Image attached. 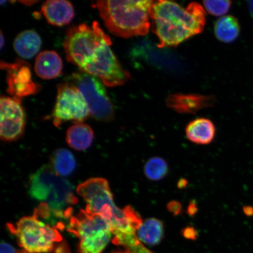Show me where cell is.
<instances>
[{
  "label": "cell",
  "mask_w": 253,
  "mask_h": 253,
  "mask_svg": "<svg viewBox=\"0 0 253 253\" xmlns=\"http://www.w3.org/2000/svg\"><path fill=\"white\" fill-rule=\"evenodd\" d=\"M112 41L96 21L70 28L63 46L66 59L82 72L100 79L110 87L122 86L130 79L110 48Z\"/></svg>",
  "instance_id": "cell-1"
},
{
  "label": "cell",
  "mask_w": 253,
  "mask_h": 253,
  "mask_svg": "<svg viewBox=\"0 0 253 253\" xmlns=\"http://www.w3.org/2000/svg\"><path fill=\"white\" fill-rule=\"evenodd\" d=\"M206 12L198 2L186 8L170 1H153L150 9L151 30L161 48L176 46L202 33L206 24Z\"/></svg>",
  "instance_id": "cell-2"
},
{
  "label": "cell",
  "mask_w": 253,
  "mask_h": 253,
  "mask_svg": "<svg viewBox=\"0 0 253 253\" xmlns=\"http://www.w3.org/2000/svg\"><path fill=\"white\" fill-rule=\"evenodd\" d=\"M77 191L86 202L85 210L108 221L113 230L114 244L120 246L129 237L137 235L136 232L143 222L140 215L129 206L123 210L117 207L106 179H87L78 186Z\"/></svg>",
  "instance_id": "cell-3"
},
{
  "label": "cell",
  "mask_w": 253,
  "mask_h": 253,
  "mask_svg": "<svg viewBox=\"0 0 253 253\" xmlns=\"http://www.w3.org/2000/svg\"><path fill=\"white\" fill-rule=\"evenodd\" d=\"M153 1L102 0L94 4L106 27L124 39L144 36L149 32L150 9Z\"/></svg>",
  "instance_id": "cell-4"
},
{
  "label": "cell",
  "mask_w": 253,
  "mask_h": 253,
  "mask_svg": "<svg viewBox=\"0 0 253 253\" xmlns=\"http://www.w3.org/2000/svg\"><path fill=\"white\" fill-rule=\"evenodd\" d=\"M29 194L42 202L57 217L71 216L78 199L71 183L57 173L53 168L44 166L30 177Z\"/></svg>",
  "instance_id": "cell-5"
},
{
  "label": "cell",
  "mask_w": 253,
  "mask_h": 253,
  "mask_svg": "<svg viewBox=\"0 0 253 253\" xmlns=\"http://www.w3.org/2000/svg\"><path fill=\"white\" fill-rule=\"evenodd\" d=\"M68 230L80 240L81 253H102L113 235L108 221L86 210L71 217Z\"/></svg>",
  "instance_id": "cell-6"
},
{
  "label": "cell",
  "mask_w": 253,
  "mask_h": 253,
  "mask_svg": "<svg viewBox=\"0 0 253 253\" xmlns=\"http://www.w3.org/2000/svg\"><path fill=\"white\" fill-rule=\"evenodd\" d=\"M7 226L17 237L19 245L28 253L52 252L55 243L62 240L58 230L44 223L35 215L22 217L15 226L9 224Z\"/></svg>",
  "instance_id": "cell-7"
},
{
  "label": "cell",
  "mask_w": 253,
  "mask_h": 253,
  "mask_svg": "<svg viewBox=\"0 0 253 253\" xmlns=\"http://www.w3.org/2000/svg\"><path fill=\"white\" fill-rule=\"evenodd\" d=\"M68 82L77 87L83 95L92 118L103 122L113 119L115 113L113 104L100 79L81 72L72 74Z\"/></svg>",
  "instance_id": "cell-8"
},
{
  "label": "cell",
  "mask_w": 253,
  "mask_h": 253,
  "mask_svg": "<svg viewBox=\"0 0 253 253\" xmlns=\"http://www.w3.org/2000/svg\"><path fill=\"white\" fill-rule=\"evenodd\" d=\"M89 115L86 101L77 87L68 82L58 84L52 114L53 123L56 127L68 121L82 123Z\"/></svg>",
  "instance_id": "cell-9"
},
{
  "label": "cell",
  "mask_w": 253,
  "mask_h": 253,
  "mask_svg": "<svg viewBox=\"0 0 253 253\" xmlns=\"http://www.w3.org/2000/svg\"><path fill=\"white\" fill-rule=\"evenodd\" d=\"M132 59L144 62L147 65L173 74H182L186 66L178 56L166 48H161L151 42L143 40L132 47Z\"/></svg>",
  "instance_id": "cell-10"
},
{
  "label": "cell",
  "mask_w": 253,
  "mask_h": 253,
  "mask_svg": "<svg viewBox=\"0 0 253 253\" xmlns=\"http://www.w3.org/2000/svg\"><path fill=\"white\" fill-rule=\"evenodd\" d=\"M0 136L2 140L13 141L24 133L25 116L20 99L0 98Z\"/></svg>",
  "instance_id": "cell-11"
},
{
  "label": "cell",
  "mask_w": 253,
  "mask_h": 253,
  "mask_svg": "<svg viewBox=\"0 0 253 253\" xmlns=\"http://www.w3.org/2000/svg\"><path fill=\"white\" fill-rule=\"evenodd\" d=\"M1 68L7 72V92L21 99L38 92L39 85L32 81L30 66L23 61L14 63L1 62Z\"/></svg>",
  "instance_id": "cell-12"
},
{
  "label": "cell",
  "mask_w": 253,
  "mask_h": 253,
  "mask_svg": "<svg viewBox=\"0 0 253 253\" xmlns=\"http://www.w3.org/2000/svg\"><path fill=\"white\" fill-rule=\"evenodd\" d=\"M216 99L213 96L199 94L176 93L169 95L166 104L179 113L195 114L198 111L213 106Z\"/></svg>",
  "instance_id": "cell-13"
},
{
  "label": "cell",
  "mask_w": 253,
  "mask_h": 253,
  "mask_svg": "<svg viewBox=\"0 0 253 253\" xmlns=\"http://www.w3.org/2000/svg\"><path fill=\"white\" fill-rule=\"evenodd\" d=\"M41 12L47 23L57 27L69 24L75 16L72 3L65 0L45 1L41 7Z\"/></svg>",
  "instance_id": "cell-14"
},
{
  "label": "cell",
  "mask_w": 253,
  "mask_h": 253,
  "mask_svg": "<svg viewBox=\"0 0 253 253\" xmlns=\"http://www.w3.org/2000/svg\"><path fill=\"white\" fill-rule=\"evenodd\" d=\"M62 66V59L58 53L53 50H45L37 56L34 70L38 77L49 80L61 74Z\"/></svg>",
  "instance_id": "cell-15"
},
{
  "label": "cell",
  "mask_w": 253,
  "mask_h": 253,
  "mask_svg": "<svg viewBox=\"0 0 253 253\" xmlns=\"http://www.w3.org/2000/svg\"><path fill=\"white\" fill-rule=\"evenodd\" d=\"M185 132L189 140L197 144L207 145L213 140L216 128L211 120L199 118L189 123Z\"/></svg>",
  "instance_id": "cell-16"
},
{
  "label": "cell",
  "mask_w": 253,
  "mask_h": 253,
  "mask_svg": "<svg viewBox=\"0 0 253 253\" xmlns=\"http://www.w3.org/2000/svg\"><path fill=\"white\" fill-rule=\"evenodd\" d=\"M42 45L41 37L36 31L25 30L16 37L14 49L16 53L24 59H31L39 52Z\"/></svg>",
  "instance_id": "cell-17"
},
{
  "label": "cell",
  "mask_w": 253,
  "mask_h": 253,
  "mask_svg": "<svg viewBox=\"0 0 253 253\" xmlns=\"http://www.w3.org/2000/svg\"><path fill=\"white\" fill-rule=\"evenodd\" d=\"M93 129L84 123H77L71 126L66 133V141L69 146L78 151L87 149L92 143Z\"/></svg>",
  "instance_id": "cell-18"
},
{
  "label": "cell",
  "mask_w": 253,
  "mask_h": 253,
  "mask_svg": "<svg viewBox=\"0 0 253 253\" xmlns=\"http://www.w3.org/2000/svg\"><path fill=\"white\" fill-rule=\"evenodd\" d=\"M137 233L138 239L145 244L158 245L164 235L163 223L156 218H150L142 222Z\"/></svg>",
  "instance_id": "cell-19"
},
{
  "label": "cell",
  "mask_w": 253,
  "mask_h": 253,
  "mask_svg": "<svg viewBox=\"0 0 253 253\" xmlns=\"http://www.w3.org/2000/svg\"><path fill=\"white\" fill-rule=\"evenodd\" d=\"M214 32L216 39L221 42H232L239 36L240 24L233 16H224L215 23Z\"/></svg>",
  "instance_id": "cell-20"
},
{
  "label": "cell",
  "mask_w": 253,
  "mask_h": 253,
  "mask_svg": "<svg viewBox=\"0 0 253 253\" xmlns=\"http://www.w3.org/2000/svg\"><path fill=\"white\" fill-rule=\"evenodd\" d=\"M52 167L60 176L71 175L76 168V160L71 152L62 148L56 150L52 157Z\"/></svg>",
  "instance_id": "cell-21"
},
{
  "label": "cell",
  "mask_w": 253,
  "mask_h": 253,
  "mask_svg": "<svg viewBox=\"0 0 253 253\" xmlns=\"http://www.w3.org/2000/svg\"><path fill=\"white\" fill-rule=\"evenodd\" d=\"M169 172V166L166 160L160 157L151 158L145 163L144 173L148 179L151 181H159Z\"/></svg>",
  "instance_id": "cell-22"
},
{
  "label": "cell",
  "mask_w": 253,
  "mask_h": 253,
  "mask_svg": "<svg viewBox=\"0 0 253 253\" xmlns=\"http://www.w3.org/2000/svg\"><path fill=\"white\" fill-rule=\"evenodd\" d=\"M204 7L209 13L214 16H223L228 12L232 2L226 0L204 1Z\"/></svg>",
  "instance_id": "cell-23"
},
{
  "label": "cell",
  "mask_w": 253,
  "mask_h": 253,
  "mask_svg": "<svg viewBox=\"0 0 253 253\" xmlns=\"http://www.w3.org/2000/svg\"><path fill=\"white\" fill-rule=\"evenodd\" d=\"M169 211L174 215L179 214L181 211L182 207L178 202H171L168 206Z\"/></svg>",
  "instance_id": "cell-24"
},
{
  "label": "cell",
  "mask_w": 253,
  "mask_h": 253,
  "mask_svg": "<svg viewBox=\"0 0 253 253\" xmlns=\"http://www.w3.org/2000/svg\"><path fill=\"white\" fill-rule=\"evenodd\" d=\"M1 253H17L15 249L11 245L6 242L1 243Z\"/></svg>",
  "instance_id": "cell-25"
},
{
  "label": "cell",
  "mask_w": 253,
  "mask_h": 253,
  "mask_svg": "<svg viewBox=\"0 0 253 253\" xmlns=\"http://www.w3.org/2000/svg\"><path fill=\"white\" fill-rule=\"evenodd\" d=\"M183 235L186 238L194 239L196 237V233L195 230L193 229L192 227H187L184 230Z\"/></svg>",
  "instance_id": "cell-26"
},
{
  "label": "cell",
  "mask_w": 253,
  "mask_h": 253,
  "mask_svg": "<svg viewBox=\"0 0 253 253\" xmlns=\"http://www.w3.org/2000/svg\"><path fill=\"white\" fill-rule=\"evenodd\" d=\"M54 253H71L67 245L65 243H63L61 246H59L58 248L55 250Z\"/></svg>",
  "instance_id": "cell-27"
},
{
  "label": "cell",
  "mask_w": 253,
  "mask_h": 253,
  "mask_svg": "<svg viewBox=\"0 0 253 253\" xmlns=\"http://www.w3.org/2000/svg\"><path fill=\"white\" fill-rule=\"evenodd\" d=\"M4 37H3L2 31H1V33H0V49H1V50H2L3 47H4Z\"/></svg>",
  "instance_id": "cell-28"
},
{
  "label": "cell",
  "mask_w": 253,
  "mask_h": 253,
  "mask_svg": "<svg viewBox=\"0 0 253 253\" xmlns=\"http://www.w3.org/2000/svg\"><path fill=\"white\" fill-rule=\"evenodd\" d=\"M248 5H249L250 11H251V13L253 17V1H249Z\"/></svg>",
  "instance_id": "cell-29"
},
{
  "label": "cell",
  "mask_w": 253,
  "mask_h": 253,
  "mask_svg": "<svg viewBox=\"0 0 253 253\" xmlns=\"http://www.w3.org/2000/svg\"><path fill=\"white\" fill-rule=\"evenodd\" d=\"M21 2L23 3V4H24V5L30 6V5L34 4L35 3L38 2V1H21Z\"/></svg>",
  "instance_id": "cell-30"
},
{
  "label": "cell",
  "mask_w": 253,
  "mask_h": 253,
  "mask_svg": "<svg viewBox=\"0 0 253 253\" xmlns=\"http://www.w3.org/2000/svg\"><path fill=\"white\" fill-rule=\"evenodd\" d=\"M129 253L127 251H126V252H115V253Z\"/></svg>",
  "instance_id": "cell-31"
},
{
  "label": "cell",
  "mask_w": 253,
  "mask_h": 253,
  "mask_svg": "<svg viewBox=\"0 0 253 253\" xmlns=\"http://www.w3.org/2000/svg\"><path fill=\"white\" fill-rule=\"evenodd\" d=\"M18 253H28L25 251H20V252H19Z\"/></svg>",
  "instance_id": "cell-32"
}]
</instances>
